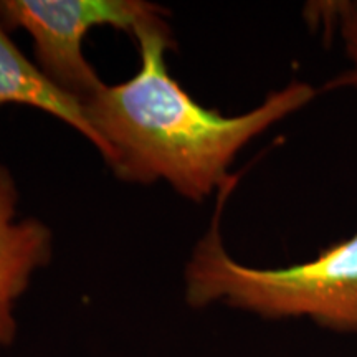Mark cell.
Here are the masks:
<instances>
[{"label": "cell", "mask_w": 357, "mask_h": 357, "mask_svg": "<svg viewBox=\"0 0 357 357\" xmlns=\"http://www.w3.org/2000/svg\"><path fill=\"white\" fill-rule=\"evenodd\" d=\"M311 20L333 25L342 40L349 68L337 75L328 88H357V6L352 3H318L311 7Z\"/></svg>", "instance_id": "6"}, {"label": "cell", "mask_w": 357, "mask_h": 357, "mask_svg": "<svg viewBox=\"0 0 357 357\" xmlns=\"http://www.w3.org/2000/svg\"><path fill=\"white\" fill-rule=\"evenodd\" d=\"M166 15V8L139 0H0V25L25 30L45 77L82 102L105 84L83 55L84 35L109 25L134 37L141 25Z\"/></svg>", "instance_id": "3"}, {"label": "cell", "mask_w": 357, "mask_h": 357, "mask_svg": "<svg viewBox=\"0 0 357 357\" xmlns=\"http://www.w3.org/2000/svg\"><path fill=\"white\" fill-rule=\"evenodd\" d=\"M25 105L48 113L82 132L101 153L102 144L89 124L83 102L61 91L22 53L0 25V108Z\"/></svg>", "instance_id": "5"}, {"label": "cell", "mask_w": 357, "mask_h": 357, "mask_svg": "<svg viewBox=\"0 0 357 357\" xmlns=\"http://www.w3.org/2000/svg\"><path fill=\"white\" fill-rule=\"evenodd\" d=\"M134 38L137 73L102 84L83 102L102 158L123 181H166L200 202L234 177L229 167L243 146L316 96L311 84L294 82L248 113L223 116L199 105L169 73L166 52L174 43L164 17L141 25Z\"/></svg>", "instance_id": "1"}, {"label": "cell", "mask_w": 357, "mask_h": 357, "mask_svg": "<svg viewBox=\"0 0 357 357\" xmlns=\"http://www.w3.org/2000/svg\"><path fill=\"white\" fill-rule=\"evenodd\" d=\"M17 202L15 182L0 164V349L15 339V303L52 257V231L37 218L15 220Z\"/></svg>", "instance_id": "4"}, {"label": "cell", "mask_w": 357, "mask_h": 357, "mask_svg": "<svg viewBox=\"0 0 357 357\" xmlns=\"http://www.w3.org/2000/svg\"><path fill=\"white\" fill-rule=\"evenodd\" d=\"M236 176L218 189L211 230L185 268V298L194 307L212 303L268 319L310 318L323 328L357 333V231L318 258L276 270L235 261L222 243L220 215Z\"/></svg>", "instance_id": "2"}]
</instances>
